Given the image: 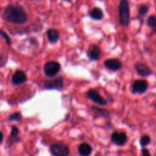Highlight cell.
<instances>
[{"label": "cell", "mask_w": 156, "mask_h": 156, "mask_svg": "<svg viewBox=\"0 0 156 156\" xmlns=\"http://www.w3.org/2000/svg\"><path fill=\"white\" fill-rule=\"evenodd\" d=\"M3 18L14 24H23L28 21V15L24 8L18 4H9L5 8Z\"/></svg>", "instance_id": "obj_1"}, {"label": "cell", "mask_w": 156, "mask_h": 156, "mask_svg": "<svg viewBox=\"0 0 156 156\" xmlns=\"http://www.w3.org/2000/svg\"><path fill=\"white\" fill-rule=\"evenodd\" d=\"M119 21L121 25L126 27L129 23L130 9L128 0H121L119 5Z\"/></svg>", "instance_id": "obj_2"}, {"label": "cell", "mask_w": 156, "mask_h": 156, "mask_svg": "<svg viewBox=\"0 0 156 156\" xmlns=\"http://www.w3.org/2000/svg\"><path fill=\"white\" fill-rule=\"evenodd\" d=\"M61 70V65L56 61L47 62L44 66V72L46 76L49 78L54 77Z\"/></svg>", "instance_id": "obj_3"}, {"label": "cell", "mask_w": 156, "mask_h": 156, "mask_svg": "<svg viewBox=\"0 0 156 156\" xmlns=\"http://www.w3.org/2000/svg\"><path fill=\"white\" fill-rule=\"evenodd\" d=\"M50 151L53 156H68L70 153L68 146L63 144L51 145Z\"/></svg>", "instance_id": "obj_4"}, {"label": "cell", "mask_w": 156, "mask_h": 156, "mask_svg": "<svg viewBox=\"0 0 156 156\" xmlns=\"http://www.w3.org/2000/svg\"><path fill=\"white\" fill-rule=\"evenodd\" d=\"M87 98L93 101L94 103L97 104V105H102V106H105L107 104V101L106 99H104L102 96L100 95L99 91L96 89H90L87 93Z\"/></svg>", "instance_id": "obj_5"}, {"label": "cell", "mask_w": 156, "mask_h": 156, "mask_svg": "<svg viewBox=\"0 0 156 156\" xmlns=\"http://www.w3.org/2000/svg\"><path fill=\"white\" fill-rule=\"evenodd\" d=\"M64 81L62 77L53 78L44 81V87L47 89H58L60 90L63 88Z\"/></svg>", "instance_id": "obj_6"}, {"label": "cell", "mask_w": 156, "mask_h": 156, "mask_svg": "<svg viewBox=\"0 0 156 156\" xmlns=\"http://www.w3.org/2000/svg\"><path fill=\"white\" fill-rule=\"evenodd\" d=\"M148 88V83L145 80H136L132 85V91L134 94H144Z\"/></svg>", "instance_id": "obj_7"}, {"label": "cell", "mask_w": 156, "mask_h": 156, "mask_svg": "<svg viewBox=\"0 0 156 156\" xmlns=\"http://www.w3.org/2000/svg\"><path fill=\"white\" fill-rule=\"evenodd\" d=\"M104 66L108 69L113 72H116L121 69V68H122V62L117 58H112V59H106L104 62Z\"/></svg>", "instance_id": "obj_8"}, {"label": "cell", "mask_w": 156, "mask_h": 156, "mask_svg": "<svg viewBox=\"0 0 156 156\" xmlns=\"http://www.w3.org/2000/svg\"><path fill=\"white\" fill-rule=\"evenodd\" d=\"M135 69H136L137 74L142 77H147L152 74V71L151 69L145 63L142 62H138L135 65Z\"/></svg>", "instance_id": "obj_9"}, {"label": "cell", "mask_w": 156, "mask_h": 156, "mask_svg": "<svg viewBox=\"0 0 156 156\" xmlns=\"http://www.w3.org/2000/svg\"><path fill=\"white\" fill-rule=\"evenodd\" d=\"M101 53H102L101 49L99 48V47H98V46L96 45L90 46L87 51V56H88L90 59L94 61L99 59V58L100 57Z\"/></svg>", "instance_id": "obj_10"}, {"label": "cell", "mask_w": 156, "mask_h": 156, "mask_svg": "<svg viewBox=\"0 0 156 156\" xmlns=\"http://www.w3.org/2000/svg\"><path fill=\"white\" fill-rule=\"evenodd\" d=\"M111 140L117 146H123L127 141V136L124 133L115 132L112 135Z\"/></svg>", "instance_id": "obj_11"}, {"label": "cell", "mask_w": 156, "mask_h": 156, "mask_svg": "<svg viewBox=\"0 0 156 156\" xmlns=\"http://www.w3.org/2000/svg\"><path fill=\"white\" fill-rule=\"evenodd\" d=\"M27 76L21 70H18L13 75L12 79V82L15 85H21L27 81Z\"/></svg>", "instance_id": "obj_12"}, {"label": "cell", "mask_w": 156, "mask_h": 156, "mask_svg": "<svg viewBox=\"0 0 156 156\" xmlns=\"http://www.w3.org/2000/svg\"><path fill=\"white\" fill-rule=\"evenodd\" d=\"M47 37L50 43H56L60 38V33L57 29L50 28L46 32Z\"/></svg>", "instance_id": "obj_13"}, {"label": "cell", "mask_w": 156, "mask_h": 156, "mask_svg": "<svg viewBox=\"0 0 156 156\" xmlns=\"http://www.w3.org/2000/svg\"><path fill=\"white\" fill-rule=\"evenodd\" d=\"M78 151L81 156H89L92 152V148L87 143H82L80 145Z\"/></svg>", "instance_id": "obj_14"}, {"label": "cell", "mask_w": 156, "mask_h": 156, "mask_svg": "<svg viewBox=\"0 0 156 156\" xmlns=\"http://www.w3.org/2000/svg\"><path fill=\"white\" fill-rule=\"evenodd\" d=\"M90 16L92 19L99 21V20H101L103 18V12L99 8H94V9L90 11Z\"/></svg>", "instance_id": "obj_15"}, {"label": "cell", "mask_w": 156, "mask_h": 156, "mask_svg": "<svg viewBox=\"0 0 156 156\" xmlns=\"http://www.w3.org/2000/svg\"><path fill=\"white\" fill-rule=\"evenodd\" d=\"M147 24H148V27L153 30V32L156 34V16L151 15L150 17H148V20H147Z\"/></svg>", "instance_id": "obj_16"}, {"label": "cell", "mask_w": 156, "mask_h": 156, "mask_svg": "<svg viewBox=\"0 0 156 156\" xmlns=\"http://www.w3.org/2000/svg\"><path fill=\"white\" fill-rule=\"evenodd\" d=\"M151 143V137L148 135H144L140 139V145L142 147L148 146Z\"/></svg>", "instance_id": "obj_17"}, {"label": "cell", "mask_w": 156, "mask_h": 156, "mask_svg": "<svg viewBox=\"0 0 156 156\" xmlns=\"http://www.w3.org/2000/svg\"><path fill=\"white\" fill-rule=\"evenodd\" d=\"M93 110L96 112V114H99V115L102 116V117H108L109 116H110V113L104 109H101V108L93 107Z\"/></svg>", "instance_id": "obj_18"}, {"label": "cell", "mask_w": 156, "mask_h": 156, "mask_svg": "<svg viewBox=\"0 0 156 156\" xmlns=\"http://www.w3.org/2000/svg\"><path fill=\"white\" fill-rule=\"evenodd\" d=\"M149 10V7L147 5H142L139 7V14L140 16H144V15H146L148 12Z\"/></svg>", "instance_id": "obj_19"}, {"label": "cell", "mask_w": 156, "mask_h": 156, "mask_svg": "<svg viewBox=\"0 0 156 156\" xmlns=\"http://www.w3.org/2000/svg\"><path fill=\"white\" fill-rule=\"evenodd\" d=\"M21 118V114L18 112L14 113V114H11L9 117V121H19Z\"/></svg>", "instance_id": "obj_20"}, {"label": "cell", "mask_w": 156, "mask_h": 156, "mask_svg": "<svg viewBox=\"0 0 156 156\" xmlns=\"http://www.w3.org/2000/svg\"><path fill=\"white\" fill-rule=\"evenodd\" d=\"M18 133H19V130L18 128L16 126H12V131H11V137L12 139H18Z\"/></svg>", "instance_id": "obj_21"}, {"label": "cell", "mask_w": 156, "mask_h": 156, "mask_svg": "<svg viewBox=\"0 0 156 156\" xmlns=\"http://www.w3.org/2000/svg\"><path fill=\"white\" fill-rule=\"evenodd\" d=\"M0 36H2L3 38H4L5 41H6V44H7L8 45H10V44H11L10 37H9L8 36V35L6 34L5 33L4 31H2V30H0Z\"/></svg>", "instance_id": "obj_22"}, {"label": "cell", "mask_w": 156, "mask_h": 156, "mask_svg": "<svg viewBox=\"0 0 156 156\" xmlns=\"http://www.w3.org/2000/svg\"><path fill=\"white\" fill-rule=\"evenodd\" d=\"M142 156H151V154H150L149 151L146 149H143L142 150Z\"/></svg>", "instance_id": "obj_23"}, {"label": "cell", "mask_w": 156, "mask_h": 156, "mask_svg": "<svg viewBox=\"0 0 156 156\" xmlns=\"http://www.w3.org/2000/svg\"><path fill=\"white\" fill-rule=\"evenodd\" d=\"M3 139H4V136H3L2 133L1 131H0V144H1V143H2Z\"/></svg>", "instance_id": "obj_24"}, {"label": "cell", "mask_w": 156, "mask_h": 156, "mask_svg": "<svg viewBox=\"0 0 156 156\" xmlns=\"http://www.w3.org/2000/svg\"><path fill=\"white\" fill-rule=\"evenodd\" d=\"M64 1H66V2H71L72 0H64Z\"/></svg>", "instance_id": "obj_25"}, {"label": "cell", "mask_w": 156, "mask_h": 156, "mask_svg": "<svg viewBox=\"0 0 156 156\" xmlns=\"http://www.w3.org/2000/svg\"><path fill=\"white\" fill-rule=\"evenodd\" d=\"M154 108H155V111H156V104L154 105Z\"/></svg>", "instance_id": "obj_26"}]
</instances>
